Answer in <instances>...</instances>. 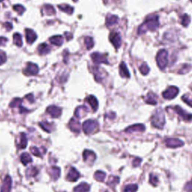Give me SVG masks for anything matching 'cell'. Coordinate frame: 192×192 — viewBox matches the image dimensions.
Returning <instances> with one entry per match:
<instances>
[{
  "label": "cell",
  "mask_w": 192,
  "mask_h": 192,
  "mask_svg": "<svg viewBox=\"0 0 192 192\" xmlns=\"http://www.w3.org/2000/svg\"><path fill=\"white\" fill-rule=\"evenodd\" d=\"M159 17L157 15L152 14L149 16L146 20L141 24V26L138 29V34L139 35H142L147 32L148 30L150 31H155L159 27Z\"/></svg>",
  "instance_id": "cell-1"
},
{
  "label": "cell",
  "mask_w": 192,
  "mask_h": 192,
  "mask_svg": "<svg viewBox=\"0 0 192 192\" xmlns=\"http://www.w3.org/2000/svg\"><path fill=\"white\" fill-rule=\"evenodd\" d=\"M152 125L157 129H163L165 124V116L164 111L161 108L158 109L151 119Z\"/></svg>",
  "instance_id": "cell-2"
},
{
  "label": "cell",
  "mask_w": 192,
  "mask_h": 192,
  "mask_svg": "<svg viewBox=\"0 0 192 192\" xmlns=\"http://www.w3.org/2000/svg\"><path fill=\"white\" fill-rule=\"evenodd\" d=\"M99 129V123L96 120L88 119L83 124V131L86 134H91L95 133Z\"/></svg>",
  "instance_id": "cell-3"
},
{
  "label": "cell",
  "mask_w": 192,
  "mask_h": 192,
  "mask_svg": "<svg viewBox=\"0 0 192 192\" xmlns=\"http://www.w3.org/2000/svg\"><path fill=\"white\" fill-rule=\"evenodd\" d=\"M156 62H157L158 66L161 70L166 68L167 63H168V53L165 50H161L158 53L156 56Z\"/></svg>",
  "instance_id": "cell-4"
},
{
  "label": "cell",
  "mask_w": 192,
  "mask_h": 192,
  "mask_svg": "<svg viewBox=\"0 0 192 192\" xmlns=\"http://www.w3.org/2000/svg\"><path fill=\"white\" fill-rule=\"evenodd\" d=\"M38 73V67L36 64L28 63L26 68L23 70V74L26 76H34Z\"/></svg>",
  "instance_id": "cell-5"
},
{
  "label": "cell",
  "mask_w": 192,
  "mask_h": 192,
  "mask_svg": "<svg viewBox=\"0 0 192 192\" xmlns=\"http://www.w3.org/2000/svg\"><path fill=\"white\" fill-rule=\"evenodd\" d=\"M179 93V89L176 86H170L164 92L162 95L165 99L170 100L176 98Z\"/></svg>",
  "instance_id": "cell-6"
},
{
  "label": "cell",
  "mask_w": 192,
  "mask_h": 192,
  "mask_svg": "<svg viewBox=\"0 0 192 192\" xmlns=\"http://www.w3.org/2000/svg\"><path fill=\"white\" fill-rule=\"evenodd\" d=\"M173 110L179 116H180L186 122H191L192 121V114H188L187 112H185L183 109H182L179 106H176L174 107H173Z\"/></svg>",
  "instance_id": "cell-7"
},
{
  "label": "cell",
  "mask_w": 192,
  "mask_h": 192,
  "mask_svg": "<svg viewBox=\"0 0 192 192\" xmlns=\"http://www.w3.org/2000/svg\"><path fill=\"white\" fill-rule=\"evenodd\" d=\"M91 58H92V59H93V61L95 64H101V63L107 64L108 63L107 56L105 55V54H101V53H99L95 52L91 54Z\"/></svg>",
  "instance_id": "cell-8"
},
{
  "label": "cell",
  "mask_w": 192,
  "mask_h": 192,
  "mask_svg": "<svg viewBox=\"0 0 192 192\" xmlns=\"http://www.w3.org/2000/svg\"><path fill=\"white\" fill-rule=\"evenodd\" d=\"M110 41L116 49L119 48V47L121 46L122 39L121 37H120L119 33H116V32L111 33L110 35Z\"/></svg>",
  "instance_id": "cell-9"
},
{
  "label": "cell",
  "mask_w": 192,
  "mask_h": 192,
  "mask_svg": "<svg viewBox=\"0 0 192 192\" xmlns=\"http://www.w3.org/2000/svg\"><path fill=\"white\" fill-rule=\"evenodd\" d=\"M165 144L169 148H177L183 146L184 142L176 138H168L165 140Z\"/></svg>",
  "instance_id": "cell-10"
},
{
  "label": "cell",
  "mask_w": 192,
  "mask_h": 192,
  "mask_svg": "<svg viewBox=\"0 0 192 192\" xmlns=\"http://www.w3.org/2000/svg\"><path fill=\"white\" fill-rule=\"evenodd\" d=\"M83 157L84 161L87 164H92L96 159V155L94 153V152L89 149H86L83 152Z\"/></svg>",
  "instance_id": "cell-11"
},
{
  "label": "cell",
  "mask_w": 192,
  "mask_h": 192,
  "mask_svg": "<svg viewBox=\"0 0 192 192\" xmlns=\"http://www.w3.org/2000/svg\"><path fill=\"white\" fill-rule=\"evenodd\" d=\"M47 112L49 115L53 118H58L61 116L62 114V109L60 107L55 106V105H52L48 107L47 109Z\"/></svg>",
  "instance_id": "cell-12"
},
{
  "label": "cell",
  "mask_w": 192,
  "mask_h": 192,
  "mask_svg": "<svg viewBox=\"0 0 192 192\" xmlns=\"http://www.w3.org/2000/svg\"><path fill=\"white\" fill-rule=\"evenodd\" d=\"M80 173L77 170V169H75L74 167H71L68 173L66 179L69 182H76L80 178Z\"/></svg>",
  "instance_id": "cell-13"
},
{
  "label": "cell",
  "mask_w": 192,
  "mask_h": 192,
  "mask_svg": "<svg viewBox=\"0 0 192 192\" xmlns=\"http://www.w3.org/2000/svg\"><path fill=\"white\" fill-rule=\"evenodd\" d=\"M69 128H70L71 131L74 133H80V129H81V125H80V122L78 121L76 119L72 118L70 120L68 124Z\"/></svg>",
  "instance_id": "cell-14"
},
{
  "label": "cell",
  "mask_w": 192,
  "mask_h": 192,
  "mask_svg": "<svg viewBox=\"0 0 192 192\" xmlns=\"http://www.w3.org/2000/svg\"><path fill=\"white\" fill-rule=\"evenodd\" d=\"M12 185V180L10 176H5L3 185L1 187V192H10Z\"/></svg>",
  "instance_id": "cell-15"
},
{
  "label": "cell",
  "mask_w": 192,
  "mask_h": 192,
  "mask_svg": "<svg viewBox=\"0 0 192 192\" xmlns=\"http://www.w3.org/2000/svg\"><path fill=\"white\" fill-rule=\"evenodd\" d=\"M146 129L145 126L143 124H137V125H133L130 127H128L125 130V132L132 133V132H144Z\"/></svg>",
  "instance_id": "cell-16"
},
{
  "label": "cell",
  "mask_w": 192,
  "mask_h": 192,
  "mask_svg": "<svg viewBox=\"0 0 192 192\" xmlns=\"http://www.w3.org/2000/svg\"><path fill=\"white\" fill-rule=\"evenodd\" d=\"M26 39L28 44H32L35 42L37 39V35L33 29H26Z\"/></svg>",
  "instance_id": "cell-17"
},
{
  "label": "cell",
  "mask_w": 192,
  "mask_h": 192,
  "mask_svg": "<svg viewBox=\"0 0 192 192\" xmlns=\"http://www.w3.org/2000/svg\"><path fill=\"white\" fill-rule=\"evenodd\" d=\"M86 102L91 106L92 109L94 112L97 111L98 108H99V102H98V100L96 99V98L93 95H89V97L86 98Z\"/></svg>",
  "instance_id": "cell-18"
},
{
  "label": "cell",
  "mask_w": 192,
  "mask_h": 192,
  "mask_svg": "<svg viewBox=\"0 0 192 192\" xmlns=\"http://www.w3.org/2000/svg\"><path fill=\"white\" fill-rule=\"evenodd\" d=\"M88 113V108L86 106H80L75 110L74 115L77 118H83Z\"/></svg>",
  "instance_id": "cell-19"
},
{
  "label": "cell",
  "mask_w": 192,
  "mask_h": 192,
  "mask_svg": "<svg viewBox=\"0 0 192 192\" xmlns=\"http://www.w3.org/2000/svg\"><path fill=\"white\" fill-rule=\"evenodd\" d=\"M119 74L121 75L122 78H130V73L129 71V69H128L127 66H126L125 63H123V62H122L119 65Z\"/></svg>",
  "instance_id": "cell-20"
},
{
  "label": "cell",
  "mask_w": 192,
  "mask_h": 192,
  "mask_svg": "<svg viewBox=\"0 0 192 192\" xmlns=\"http://www.w3.org/2000/svg\"><path fill=\"white\" fill-rule=\"evenodd\" d=\"M49 174L51 176L53 180H57L60 176V169L57 167H52L49 170Z\"/></svg>",
  "instance_id": "cell-21"
},
{
  "label": "cell",
  "mask_w": 192,
  "mask_h": 192,
  "mask_svg": "<svg viewBox=\"0 0 192 192\" xmlns=\"http://www.w3.org/2000/svg\"><path fill=\"white\" fill-rule=\"evenodd\" d=\"M27 146V137L24 133H20L18 146L19 149H25Z\"/></svg>",
  "instance_id": "cell-22"
},
{
  "label": "cell",
  "mask_w": 192,
  "mask_h": 192,
  "mask_svg": "<svg viewBox=\"0 0 192 192\" xmlns=\"http://www.w3.org/2000/svg\"><path fill=\"white\" fill-rule=\"evenodd\" d=\"M50 42L52 44L56 45V46L60 47L63 44V37L61 35H55L50 38Z\"/></svg>",
  "instance_id": "cell-23"
},
{
  "label": "cell",
  "mask_w": 192,
  "mask_h": 192,
  "mask_svg": "<svg viewBox=\"0 0 192 192\" xmlns=\"http://www.w3.org/2000/svg\"><path fill=\"white\" fill-rule=\"evenodd\" d=\"M39 125L41 126V129H42L44 131H47V132L50 133L53 131V128L54 125L53 123H50V122H41L39 123Z\"/></svg>",
  "instance_id": "cell-24"
},
{
  "label": "cell",
  "mask_w": 192,
  "mask_h": 192,
  "mask_svg": "<svg viewBox=\"0 0 192 192\" xmlns=\"http://www.w3.org/2000/svg\"><path fill=\"white\" fill-rule=\"evenodd\" d=\"M90 189V186L86 182H82L81 184L74 188V192H89Z\"/></svg>",
  "instance_id": "cell-25"
},
{
  "label": "cell",
  "mask_w": 192,
  "mask_h": 192,
  "mask_svg": "<svg viewBox=\"0 0 192 192\" xmlns=\"http://www.w3.org/2000/svg\"><path fill=\"white\" fill-rule=\"evenodd\" d=\"M38 51L41 55H46V54L50 53V48L48 44L44 43V44H41L38 47Z\"/></svg>",
  "instance_id": "cell-26"
},
{
  "label": "cell",
  "mask_w": 192,
  "mask_h": 192,
  "mask_svg": "<svg viewBox=\"0 0 192 192\" xmlns=\"http://www.w3.org/2000/svg\"><path fill=\"white\" fill-rule=\"evenodd\" d=\"M119 22V18L116 15H110L107 18L106 25L107 27H110L111 26H114L115 24H117Z\"/></svg>",
  "instance_id": "cell-27"
},
{
  "label": "cell",
  "mask_w": 192,
  "mask_h": 192,
  "mask_svg": "<svg viewBox=\"0 0 192 192\" xmlns=\"http://www.w3.org/2000/svg\"><path fill=\"white\" fill-rule=\"evenodd\" d=\"M20 161H21L22 164L23 165H27L28 164L31 163L32 161H33V160H32L31 156L29 155V154L26 153H23L21 156H20Z\"/></svg>",
  "instance_id": "cell-28"
},
{
  "label": "cell",
  "mask_w": 192,
  "mask_h": 192,
  "mask_svg": "<svg viewBox=\"0 0 192 192\" xmlns=\"http://www.w3.org/2000/svg\"><path fill=\"white\" fill-rule=\"evenodd\" d=\"M58 8H59L61 11H63L68 14H71L73 13V11H74V8H72L68 5H58Z\"/></svg>",
  "instance_id": "cell-29"
},
{
  "label": "cell",
  "mask_w": 192,
  "mask_h": 192,
  "mask_svg": "<svg viewBox=\"0 0 192 192\" xmlns=\"http://www.w3.org/2000/svg\"><path fill=\"white\" fill-rule=\"evenodd\" d=\"M145 101H146L147 104H157L155 95H154L153 93H149L148 95H146Z\"/></svg>",
  "instance_id": "cell-30"
},
{
  "label": "cell",
  "mask_w": 192,
  "mask_h": 192,
  "mask_svg": "<svg viewBox=\"0 0 192 192\" xmlns=\"http://www.w3.org/2000/svg\"><path fill=\"white\" fill-rule=\"evenodd\" d=\"M38 170L36 167H31L29 169H27L26 174L27 177H35L38 174Z\"/></svg>",
  "instance_id": "cell-31"
},
{
  "label": "cell",
  "mask_w": 192,
  "mask_h": 192,
  "mask_svg": "<svg viewBox=\"0 0 192 192\" xmlns=\"http://www.w3.org/2000/svg\"><path fill=\"white\" fill-rule=\"evenodd\" d=\"M13 39H14V43L15 45H17L18 47H22L23 41L20 34L14 33V35H13Z\"/></svg>",
  "instance_id": "cell-32"
},
{
  "label": "cell",
  "mask_w": 192,
  "mask_h": 192,
  "mask_svg": "<svg viewBox=\"0 0 192 192\" xmlns=\"http://www.w3.org/2000/svg\"><path fill=\"white\" fill-rule=\"evenodd\" d=\"M105 176H106V174L104 172H102V171L98 170L97 172L95 173L94 174V177L97 181L99 182H103L104 180Z\"/></svg>",
  "instance_id": "cell-33"
},
{
  "label": "cell",
  "mask_w": 192,
  "mask_h": 192,
  "mask_svg": "<svg viewBox=\"0 0 192 192\" xmlns=\"http://www.w3.org/2000/svg\"><path fill=\"white\" fill-rule=\"evenodd\" d=\"M119 178L116 177V176H110L108 181H107V185L110 186V187H114L116 184L119 183Z\"/></svg>",
  "instance_id": "cell-34"
},
{
  "label": "cell",
  "mask_w": 192,
  "mask_h": 192,
  "mask_svg": "<svg viewBox=\"0 0 192 192\" xmlns=\"http://www.w3.org/2000/svg\"><path fill=\"white\" fill-rule=\"evenodd\" d=\"M44 11L45 14H46L47 15H49V16H50V15H53L56 12L55 9H54V8L51 5H44Z\"/></svg>",
  "instance_id": "cell-35"
},
{
  "label": "cell",
  "mask_w": 192,
  "mask_h": 192,
  "mask_svg": "<svg viewBox=\"0 0 192 192\" xmlns=\"http://www.w3.org/2000/svg\"><path fill=\"white\" fill-rule=\"evenodd\" d=\"M84 44H85L86 48H87L88 50H90V49L93 48V47L94 46L93 39L91 37H86L85 40H84Z\"/></svg>",
  "instance_id": "cell-36"
},
{
  "label": "cell",
  "mask_w": 192,
  "mask_h": 192,
  "mask_svg": "<svg viewBox=\"0 0 192 192\" xmlns=\"http://www.w3.org/2000/svg\"><path fill=\"white\" fill-rule=\"evenodd\" d=\"M138 189V186L135 184H131V185H129L125 186L124 189V192H136Z\"/></svg>",
  "instance_id": "cell-37"
},
{
  "label": "cell",
  "mask_w": 192,
  "mask_h": 192,
  "mask_svg": "<svg viewBox=\"0 0 192 192\" xmlns=\"http://www.w3.org/2000/svg\"><path fill=\"white\" fill-rule=\"evenodd\" d=\"M13 9H14V10L16 11V12L18 13L19 15H22L26 10L25 8H24L21 5H14V7H13Z\"/></svg>",
  "instance_id": "cell-38"
},
{
  "label": "cell",
  "mask_w": 192,
  "mask_h": 192,
  "mask_svg": "<svg viewBox=\"0 0 192 192\" xmlns=\"http://www.w3.org/2000/svg\"><path fill=\"white\" fill-rule=\"evenodd\" d=\"M21 102H22L21 99L16 98V99H14L12 101H11L10 104H9V107H12V108H14V107H20V104H21Z\"/></svg>",
  "instance_id": "cell-39"
},
{
  "label": "cell",
  "mask_w": 192,
  "mask_h": 192,
  "mask_svg": "<svg viewBox=\"0 0 192 192\" xmlns=\"http://www.w3.org/2000/svg\"><path fill=\"white\" fill-rule=\"evenodd\" d=\"M190 21H191V20H190V18L189 17V15L184 14L183 16H182V21H181V23H182V26L186 27V26H188V25L189 24Z\"/></svg>",
  "instance_id": "cell-40"
},
{
  "label": "cell",
  "mask_w": 192,
  "mask_h": 192,
  "mask_svg": "<svg viewBox=\"0 0 192 192\" xmlns=\"http://www.w3.org/2000/svg\"><path fill=\"white\" fill-rule=\"evenodd\" d=\"M140 71L141 74L144 75H146V74H147L149 73V68L148 67V65H146V63H144L140 67Z\"/></svg>",
  "instance_id": "cell-41"
},
{
  "label": "cell",
  "mask_w": 192,
  "mask_h": 192,
  "mask_svg": "<svg viewBox=\"0 0 192 192\" xmlns=\"http://www.w3.org/2000/svg\"><path fill=\"white\" fill-rule=\"evenodd\" d=\"M149 182L152 184V185L156 186L159 183V179H158L157 176H155V175L153 174H150L149 176Z\"/></svg>",
  "instance_id": "cell-42"
},
{
  "label": "cell",
  "mask_w": 192,
  "mask_h": 192,
  "mask_svg": "<svg viewBox=\"0 0 192 192\" xmlns=\"http://www.w3.org/2000/svg\"><path fill=\"white\" fill-rule=\"evenodd\" d=\"M7 57L5 53L3 51V50H0V65H3L6 62Z\"/></svg>",
  "instance_id": "cell-43"
},
{
  "label": "cell",
  "mask_w": 192,
  "mask_h": 192,
  "mask_svg": "<svg viewBox=\"0 0 192 192\" xmlns=\"http://www.w3.org/2000/svg\"><path fill=\"white\" fill-rule=\"evenodd\" d=\"M190 70V65H184L181 69H180L179 73V74H186L188 73Z\"/></svg>",
  "instance_id": "cell-44"
},
{
  "label": "cell",
  "mask_w": 192,
  "mask_h": 192,
  "mask_svg": "<svg viewBox=\"0 0 192 192\" xmlns=\"http://www.w3.org/2000/svg\"><path fill=\"white\" fill-rule=\"evenodd\" d=\"M182 101H185V102L187 104H189L190 107H192V99H191V98L189 97L188 95H184L182 96Z\"/></svg>",
  "instance_id": "cell-45"
},
{
  "label": "cell",
  "mask_w": 192,
  "mask_h": 192,
  "mask_svg": "<svg viewBox=\"0 0 192 192\" xmlns=\"http://www.w3.org/2000/svg\"><path fill=\"white\" fill-rule=\"evenodd\" d=\"M30 151H31V152L34 155L38 156V157L41 156V152L37 147H35V146H33V147H32L31 149H30Z\"/></svg>",
  "instance_id": "cell-46"
},
{
  "label": "cell",
  "mask_w": 192,
  "mask_h": 192,
  "mask_svg": "<svg viewBox=\"0 0 192 192\" xmlns=\"http://www.w3.org/2000/svg\"><path fill=\"white\" fill-rule=\"evenodd\" d=\"M142 161V159H140V158H136L133 161V166L134 167H137L140 165V164Z\"/></svg>",
  "instance_id": "cell-47"
},
{
  "label": "cell",
  "mask_w": 192,
  "mask_h": 192,
  "mask_svg": "<svg viewBox=\"0 0 192 192\" xmlns=\"http://www.w3.org/2000/svg\"><path fill=\"white\" fill-rule=\"evenodd\" d=\"M185 190L187 192H192V182H188L185 186Z\"/></svg>",
  "instance_id": "cell-48"
},
{
  "label": "cell",
  "mask_w": 192,
  "mask_h": 192,
  "mask_svg": "<svg viewBox=\"0 0 192 192\" xmlns=\"http://www.w3.org/2000/svg\"><path fill=\"white\" fill-rule=\"evenodd\" d=\"M25 98L29 101L30 103H33L34 101H35V100H34V96L33 94H29V95H26Z\"/></svg>",
  "instance_id": "cell-49"
},
{
  "label": "cell",
  "mask_w": 192,
  "mask_h": 192,
  "mask_svg": "<svg viewBox=\"0 0 192 192\" xmlns=\"http://www.w3.org/2000/svg\"><path fill=\"white\" fill-rule=\"evenodd\" d=\"M4 26H5V27L6 28V29L8 30V31H10V30L13 28L12 25H11L10 23H6L4 24Z\"/></svg>",
  "instance_id": "cell-50"
},
{
  "label": "cell",
  "mask_w": 192,
  "mask_h": 192,
  "mask_svg": "<svg viewBox=\"0 0 192 192\" xmlns=\"http://www.w3.org/2000/svg\"><path fill=\"white\" fill-rule=\"evenodd\" d=\"M6 41H7V39L5 38H3V37L0 38V44H1L2 45L5 44Z\"/></svg>",
  "instance_id": "cell-51"
},
{
  "label": "cell",
  "mask_w": 192,
  "mask_h": 192,
  "mask_svg": "<svg viewBox=\"0 0 192 192\" xmlns=\"http://www.w3.org/2000/svg\"><path fill=\"white\" fill-rule=\"evenodd\" d=\"M65 35H68V36H67V40H68V41L71 40V39L72 38H73V37H72V35H71V33H65Z\"/></svg>",
  "instance_id": "cell-52"
},
{
  "label": "cell",
  "mask_w": 192,
  "mask_h": 192,
  "mask_svg": "<svg viewBox=\"0 0 192 192\" xmlns=\"http://www.w3.org/2000/svg\"><path fill=\"white\" fill-rule=\"evenodd\" d=\"M74 2H78V0H73Z\"/></svg>",
  "instance_id": "cell-53"
},
{
  "label": "cell",
  "mask_w": 192,
  "mask_h": 192,
  "mask_svg": "<svg viewBox=\"0 0 192 192\" xmlns=\"http://www.w3.org/2000/svg\"><path fill=\"white\" fill-rule=\"evenodd\" d=\"M3 0H0V3H1V2H3Z\"/></svg>",
  "instance_id": "cell-54"
}]
</instances>
